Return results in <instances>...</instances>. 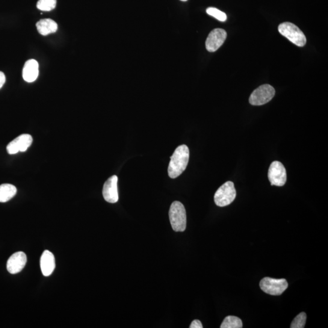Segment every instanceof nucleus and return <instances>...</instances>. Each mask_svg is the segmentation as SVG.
Wrapping results in <instances>:
<instances>
[{"label":"nucleus","instance_id":"6e6552de","mask_svg":"<svg viewBox=\"0 0 328 328\" xmlns=\"http://www.w3.org/2000/svg\"><path fill=\"white\" fill-rule=\"evenodd\" d=\"M227 38V32L223 29H215L208 35L206 48L208 51L214 52L223 45Z\"/></svg>","mask_w":328,"mask_h":328},{"label":"nucleus","instance_id":"ddd939ff","mask_svg":"<svg viewBox=\"0 0 328 328\" xmlns=\"http://www.w3.org/2000/svg\"><path fill=\"white\" fill-rule=\"evenodd\" d=\"M38 63L36 60L31 59L26 61L23 70V78L26 82H34L38 78Z\"/></svg>","mask_w":328,"mask_h":328},{"label":"nucleus","instance_id":"aec40b11","mask_svg":"<svg viewBox=\"0 0 328 328\" xmlns=\"http://www.w3.org/2000/svg\"><path fill=\"white\" fill-rule=\"evenodd\" d=\"M202 322L199 320H194L191 322L190 328H203Z\"/></svg>","mask_w":328,"mask_h":328},{"label":"nucleus","instance_id":"9d476101","mask_svg":"<svg viewBox=\"0 0 328 328\" xmlns=\"http://www.w3.org/2000/svg\"><path fill=\"white\" fill-rule=\"evenodd\" d=\"M117 181V176L113 175L110 177L103 185L102 194L106 202L114 204L117 203L119 200Z\"/></svg>","mask_w":328,"mask_h":328},{"label":"nucleus","instance_id":"423d86ee","mask_svg":"<svg viewBox=\"0 0 328 328\" xmlns=\"http://www.w3.org/2000/svg\"><path fill=\"white\" fill-rule=\"evenodd\" d=\"M276 94V90L271 85H263L251 94L249 103L254 106H260L270 102Z\"/></svg>","mask_w":328,"mask_h":328},{"label":"nucleus","instance_id":"9b49d317","mask_svg":"<svg viewBox=\"0 0 328 328\" xmlns=\"http://www.w3.org/2000/svg\"><path fill=\"white\" fill-rule=\"evenodd\" d=\"M27 263V256L23 252L14 253L10 256L7 262V270L11 274L20 273Z\"/></svg>","mask_w":328,"mask_h":328},{"label":"nucleus","instance_id":"a211bd4d","mask_svg":"<svg viewBox=\"0 0 328 328\" xmlns=\"http://www.w3.org/2000/svg\"><path fill=\"white\" fill-rule=\"evenodd\" d=\"M206 12L209 16L215 18L216 19L220 21V22H224L227 20L226 14L217 8H209L207 9Z\"/></svg>","mask_w":328,"mask_h":328},{"label":"nucleus","instance_id":"39448f33","mask_svg":"<svg viewBox=\"0 0 328 328\" xmlns=\"http://www.w3.org/2000/svg\"><path fill=\"white\" fill-rule=\"evenodd\" d=\"M260 288L268 294L274 295H282L288 288L286 280L275 279L270 277H265L259 283Z\"/></svg>","mask_w":328,"mask_h":328},{"label":"nucleus","instance_id":"412c9836","mask_svg":"<svg viewBox=\"0 0 328 328\" xmlns=\"http://www.w3.org/2000/svg\"><path fill=\"white\" fill-rule=\"evenodd\" d=\"M6 82V77L5 74L2 72H0V89L3 87V86L4 85Z\"/></svg>","mask_w":328,"mask_h":328},{"label":"nucleus","instance_id":"f03ea898","mask_svg":"<svg viewBox=\"0 0 328 328\" xmlns=\"http://www.w3.org/2000/svg\"><path fill=\"white\" fill-rule=\"evenodd\" d=\"M169 218L174 232L185 231L187 226V216L184 205L179 202H174L170 206Z\"/></svg>","mask_w":328,"mask_h":328},{"label":"nucleus","instance_id":"f3484780","mask_svg":"<svg viewBox=\"0 0 328 328\" xmlns=\"http://www.w3.org/2000/svg\"><path fill=\"white\" fill-rule=\"evenodd\" d=\"M57 0H38L37 8L42 11H51L56 7Z\"/></svg>","mask_w":328,"mask_h":328},{"label":"nucleus","instance_id":"4be33fe9","mask_svg":"<svg viewBox=\"0 0 328 328\" xmlns=\"http://www.w3.org/2000/svg\"><path fill=\"white\" fill-rule=\"evenodd\" d=\"M181 1H182V2H187V0H181Z\"/></svg>","mask_w":328,"mask_h":328},{"label":"nucleus","instance_id":"2eb2a0df","mask_svg":"<svg viewBox=\"0 0 328 328\" xmlns=\"http://www.w3.org/2000/svg\"><path fill=\"white\" fill-rule=\"evenodd\" d=\"M17 188L10 184L0 185V203H7L15 196L17 193Z\"/></svg>","mask_w":328,"mask_h":328},{"label":"nucleus","instance_id":"1a4fd4ad","mask_svg":"<svg viewBox=\"0 0 328 328\" xmlns=\"http://www.w3.org/2000/svg\"><path fill=\"white\" fill-rule=\"evenodd\" d=\"M32 142L33 139L30 135H21L8 145L7 152L10 155L25 152L31 146Z\"/></svg>","mask_w":328,"mask_h":328},{"label":"nucleus","instance_id":"6ab92c4d","mask_svg":"<svg viewBox=\"0 0 328 328\" xmlns=\"http://www.w3.org/2000/svg\"><path fill=\"white\" fill-rule=\"evenodd\" d=\"M306 313L301 312L292 321L291 324V328H303L305 326L306 321Z\"/></svg>","mask_w":328,"mask_h":328},{"label":"nucleus","instance_id":"0eeeda50","mask_svg":"<svg viewBox=\"0 0 328 328\" xmlns=\"http://www.w3.org/2000/svg\"><path fill=\"white\" fill-rule=\"evenodd\" d=\"M268 178L272 185L282 187L285 185L287 180V174L283 164L279 161L273 162L269 169Z\"/></svg>","mask_w":328,"mask_h":328},{"label":"nucleus","instance_id":"f8f14e48","mask_svg":"<svg viewBox=\"0 0 328 328\" xmlns=\"http://www.w3.org/2000/svg\"><path fill=\"white\" fill-rule=\"evenodd\" d=\"M41 273L45 277L51 276L55 268V261L54 255L49 250L44 251L40 258Z\"/></svg>","mask_w":328,"mask_h":328},{"label":"nucleus","instance_id":"20e7f679","mask_svg":"<svg viewBox=\"0 0 328 328\" xmlns=\"http://www.w3.org/2000/svg\"><path fill=\"white\" fill-rule=\"evenodd\" d=\"M236 196L234 184L231 181H227L216 192L214 196L215 203L219 207L229 206L235 200Z\"/></svg>","mask_w":328,"mask_h":328},{"label":"nucleus","instance_id":"4468645a","mask_svg":"<svg viewBox=\"0 0 328 328\" xmlns=\"http://www.w3.org/2000/svg\"><path fill=\"white\" fill-rule=\"evenodd\" d=\"M36 26L38 32L44 36L55 33L58 29L57 23L50 19L40 20L37 23Z\"/></svg>","mask_w":328,"mask_h":328},{"label":"nucleus","instance_id":"f257e3e1","mask_svg":"<svg viewBox=\"0 0 328 328\" xmlns=\"http://www.w3.org/2000/svg\"><path fill=\"white\" fill-rule=\"evenodd\" d=\"M190 152L187 146L181 145L174 151L170 157L168 168V176L171 179H175L184 172L189 161Z\"/></svg>","mask_w":328,"mask_h":328},{"label":"nucleus","instance_id":"7ed1b4c3","mask_svg":"<svg viewBox=\"0 0 328 328\" xmlns=\"http://www.w3.org/2000/svg\"><path fill=\"white\" fill-rule=\"evenodd\" d=\"M279 32L287 38L294 45L303 47L306 45V38L303 32L296 25L290 22H285L279 26Z\"/></svg>","mask_w":328,"mask_h":328},{"label":"nucleus","instance_id":"dca6fc26","mask_svg":"<svg viewBox=\"0 0 328 328\" xmlns=\"http://www.w3.org/2000/svg\"><path fill=\"white\" fill-rule=\"evenodd\" d=\"M243 323L240 318L235 316H227L221 324V328H241Z\"/></svg>","mask_w":328,"mask_h":328}]
</instances>
